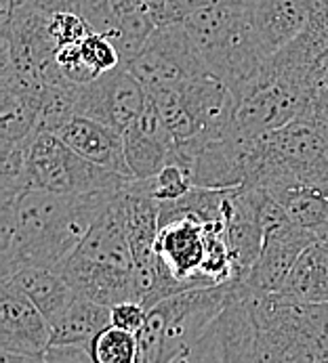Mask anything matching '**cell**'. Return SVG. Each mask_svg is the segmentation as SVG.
<instances>
[{
	"label": "cell",
	"instance_id": "cell-1",
	"mask_svg": "<svg viewBox=\"0 0 328 363\" xmlns=\"http://www.w3.org/2000/svg\"><path fill=\"white\" fill-rule=\"evenodd\" d=\"M120 191L61 196L28 189L15 202L2 204L0 279L23 269L61 271Z\"/></svg>",
	"mask_w": 328,
	"mask_h": 363
},
{
	"label": "cell",
	"instance_id": "cell-2",
	"mask_svg": "<svg viewBox=\"0 0 328 363\" xmlns=\"http://www.w3.org/2000/svg\"><path fill=\"white\" fill-rule=\"evenodd\" d=\"M253 2H215L194 9L183 26L202 59L207 74L215 76L242 101L261 84L273 80L251 30Z\"/></svg>",
	"mask_w": 328,
	"mask_h": 363
},
{
	"label": "cell",
	"instance_id": "cell-3",
	"mask_svg": "<svg viewBox=\"0 0 328 363\" xmlns=\"http://www.w3.org/2000/svg\"><path fill=\"white\" fill-rule=\"evenodd\" d=\"M124 189L95 220L61 269L76 294L106 307L137 301L135 260L124 216Z\"/></svg>",
	"mask_w": 328,
	"mask_h": 363
},
{
	"label": "cell",
	"instance_id": "cell-4",
	"mask_svg": "<svg viewBox=\"0 0 328 363\" xmlns=\"http://www.w3.org/2000/svg\"><path fill=\"white\" fill-rule=\"evenodd\" d=\"M251 307L257 323L255 363H328V303L305 305L251 292Z\"/></svg>",
	"mask_w": 328,
	"mask_h": 363
},
{
	"label": "cell",
	"instance_id": "cell-5",
	"mask_svg": "<svg viewBox=\"0 0 328 363\" xmlns=\"http://www.w3.org/2000/svg\"><path fill=\"white\" fill-rule=\"evenodd\" d=\"M234 294V284L192 288L148 311L139 336V363H170L185 353L219 317Z\"/></svg>",
	"mask_w": 328,
	"mask_h": 363
},
{
	"label": "cell",
	"instance_id": "cell-6",
	"mask_svg": "<svg viewBox=\"0 0 328 363\" xmlns=\"http://www.w3.org/2000/svg\"><path fill=\"white\" fill-rule=\"evenodd\" d=\"M26 166L32 189L61 196L120 191L133 181L84 160L53 133H36L30 139Z\"/></svg>",
	"mask_w": 328,
	"mask_h": 363
},
{
	"label": "cell",
	"instance_id": "cell-7",
	"mask_svg": "<svg viewBox=\"0 0 328 363\" xmlns=\"http://www.w3.org/2000/svg\"><path fill=\"white\" fill-rule=\"evenodd\" d=\"M257 323L251 307V292L234 281V294L211 328L170 363H255Z\"/></svg>",
	"mask_w": 328,
	"mask_h": 363
},
{
	"label": "cell",
	"instance_id": "cell-8",
	"mask_svg": "<svg viewBox=\"0 0 328 363\" xmlns=\"http://www.w3.org/2000/svg\"><path fill=\"white\" fill-rule=\"evenodd\" d=\"M146 91L173 89L185 80L207 74L183 23L158 28L137 57L124 65Z\"/></svg>",
	"mask_w": 328,
	"mask_h": 363
},
{
	"label": "cell",
	"instance_id": "cell-9",
	"mask_svg": "<svg viewBox=\"0 0 328 363\" xmlns=\"http://www.w3.org/2000/svg\"><path fill=\"white\" fill-rule=\"evenodd\" d=\"M146 105V86L126 67H116L80 84L78 93V116L102 122L120 133L143 113Z\"/></svg>",
	"mask_w": 328,
	"mask_h": 363
},
{
	"label": "cell",
	"instance_id": "cell-10",
	"mask_svg": "<svg viewBox=\"0 0 328 363\" xmlns=\"http://www.w3.org/2000/svg\"><path fill=\"white\" fill-rule=\"evenodd\" d=\"M318 238L293 223L288 216L263 229L259 260L242 281L253 294H278L301 252Z\"/></svg>",
	"mask_w": 328,
	"mask_h": 363
},
{
	"label": "cell",
	"instance_id": "cell-11",
	"mask_svg": "<svg viewBox=\"0 0 328 363\" xmlns=\"http://www.w3.org/2000/svg\"><path fill=\"white\" fill-rule=\"evenodd\" d=\"M53 325L38 307L9 281H0V353L45 355Z\"/></svg>",
	"mask_w": 328,
	"mask_h": 363
},
{
	"label": "cell",
	"instance_id": "cell-12",
	"mask_svg": "<svg viewBox=\"0 0 328 363\" xmlns=\"http://www.w3.org/2000/svg\"><path fill=\"white\" fill-rule=\"evenodd\" d=\"M305 104L307 97L297 89L270 80L238 101L229 126L251 137H266L290 124Z\"/></svg>",
	"mask_w": 328,
	"mask_h": 363
},
{
	"label": "cell",
	"instance_id": "cell-13",
	"mask_svg": "<svg viewBox=\"0 0 328 363\" xmlns=\"http://www.w3.org/2000/svg\"><path fill=\"white\" fill-rule=\"evenodd\" d=\"M158 264L185 290L211 288L202 279L207 259V227L194 218H179L160 227L156 240Z\"/></svg>",
	"mask_w": 328,
	"mask_h": 363
},
{
	"label": "cell",
	"instance_id": "cell-14",
	"mask_svg": "<svg viewBox=\"0 0 328 363\" xmlns=\"http://www.w3.org/2000/svg\"><path fill=\"white\" fill-rule=\"evenodd\" d=\"M122 139L129 168L139 181L156 177L170 162L175 139L150 99L143 113L122 130Z\"/></svg>",
	"mask_w": 328,
	"mask_h": 363
},
{
	"label": "cell",
	"instance_id": "cell-15",
	"mask_svg": "<svg viewBox=\"0 0 328 363\" xmlns=\"http://www.w3.org/2000/svg\"><path fill=\"white\" fill-rule=\"evenodd\" d=\"M314 0H253L251 30L266 59L284 51L307 26Z\"/></svg>",
	"mask_w": 328,
	"mask_h": 363
},
{
	"label": "cell",
	"instance_id": "cell-16",
	"mask_svg": "<svg viewBox=\"0 0 328 363\" xmlns=\"http://www.w3.org/2000/svg\"><path fill=\"white\" fill-rule=\"evenodd\" d=\"M225 240L234 259L238 281H244L263 248V227L253 200V191L246 187L231 189L225 212Z\"/></svg>",
	"mask_w": 328,
	"mask_h": 363
},
{
	"label": "cell",
	"instance_id": "cell-17",
	"mask_svg": "<svg viewBox=\"0 0 328 363\" xmlns=\"http://www.w3.org/2000/svg\"><path fill=\"white\" fill-rule=\"evenodd\" d=\"M59 137L84 160L102 168H108L111 172H118L122 177L135 179L126 162L124 139L120 130L106 126L102 122H95L91 118L76 116L63 126Z\"/></svg>",
	"mask_w": 328,
	"mask_h": 363
},
{
	"label": "cell",
	"instance_id": "cell-18",
	"mask_svg": "<svg viewBox=\"0 0 328 363\" xmlns=\"http://www.w3.org/2000/svg\"><path fill=\"white\" fill-rule=\"evenodd\" d=\"M268 191V189H266ZM273 200L286 210L288 218L314 233L318 240L328 238V183L290 181L270 189Z\"/></svg>",
	"mask_w": 328,
	"mask_h": 363
},
{
	"label": "cell",
	"instance_id": "cell-19",
	"mask_svg": "<svg viewBox=\"0 0 328 363\" xmlns=\"http://www.w3.org/2000/svg\"><path fill=\"white\" fill-rule=\"evenodd\" d=\"M278 296L305 305L328 303V240H316L301 252Z\"/></svg>",
	"mask_w": 328,
	"mask_h": 363
},
{
	"label": "cell",
	"instance_id": "cell-20",
	"mask_svg": "<svg viewBox=\"0 0 328 363\" xmlns=\"http://www.w3.org/2000/svg\"><path fill=\"white\" fill-rule=\"evenodd\" d=\"M0 281H9L21 294H26L38 307V311L49 319L53 328L76 296L74 288L67 284L63 273L53 269H23L13 277Z\"/></svg>",
	"mask_w": 328,
	"mask_h": 363
},
{
	"label": "cell",
	"instance_id": "cell-21",
	"mask_svg": "<svg viewBox=\"0 0 328 363\" xmlns=\"http://www.w3.org/2000/svg\"><path fill=\"white\" fill-rule=\"evenodd\" d=\"M111 325V307L76 294L67 311L55 323L51 345H91Z\"/></svg>",
	"mask_w": 328,
	"mask_h": 363
},
{
	"label": "cell",
	"instance_id": "cell-22",
	"mask_svg": "<svg viewBox=\"0 0 328 363\" xmlns=\"http://www.w3.org/2000/svg\"><path fill=\"white\" fill-rule=\"evenodd\" d=\"M43 91L36 95L0 91V154L36 135Z\"/></svg>",
	"mask_w": 328,
	"mask_h": 363
},
{
	"label": "cell",
	"instance_id": "cell-23",
	"mask_svg": "<svg viewBox=\"0 0 328 363\" xmlns=\"http://www.w3.org/2000/svg\"><path fill=\"white\" fill-rule=\"evenodd\" d=\"M78 93H80V84H74L67 80L45 84V91L40 97L36 133L59 135L63 126L78 116Z\"/></svg>",
	"mask_w": 328,
	"mask_h": 363
},
{
	"label": "cell",
	"instance_id": "cell-24",
	"mask_svg": "<svg viewBox=\"0 0 328 363\" xmlns=\"http://www.w3.org/2000/svg\"><path fill=\"white\" fill-rule=\"evenodd\" d=\"M89 349L95 363H139V336L116 325L97 334Z\"/></svg>",
	"mask_w": 328,
	"mask_h": 363
},
{
	"label": "cell",
	"instance_id": "cell-25",
	"mask_svg": "<svg viewBox=\"0 0 328 363\" xmlns=\"http://www.w3.org/2000/svg\"><path fill=\"white\" fill-rule=\"evenodd\" d=\"M194 187L192 172L179 164H166L163 170L150 179V191L158 202H175Z\"/></svg>",
	"mask_w": 328,
	"mask_h": 363
},
{
	"label": "cell",
	"instance_id": "cell-26",
	"mask_svg": "<svg viewBox=\"0 0 328 363\" xmlns=\"http://www.w3.org/2000/svg\"><path fill=\"white\" fill-rule=\"evenodd\" d=\"M80 49H82V55H84V61L89 63V67L97 76L111 72L116 67H122L120 52L114 47V43L109 38H106L104 34H97V32L87 34V38L80 43Z\"/></svg>",
	"mask_w": 328,
	"mask_h": 363
},
{
	"label": "cell",
	"instance_id": "cell-27",
	"mask_svg": "<svg viewBox=\"0 0 328 363\" xmlns=\"http://www.w3.org/2000/svg\"><path fill=\"white\" fill-rule=\"evenodd\" d=\"M49 32L53 43L59 47H67V45H78L87 38V34H91V26L84 21V17L80 13H72V11H63V13H53L51 21H49Z\"/></svg>",
	"mask_w": 328,
	"mask_h": 363
},
{
	"label": "cell",
	"instance_id": "cell-28",
	"mask_svg": "<svg viewBox=\"0 0 328 363\" xmlns=\"http://www.w3.org/2000/svg\"><path fill=\"white\" fill-rule=\"evenodd\" d=\"M55 63L59 67V72L63 74L65 80L74 82V84H87L95 78H99L89 63L84 61V55L78 45H67V47H59L55 52Z\"/></svg>",
	"mask_w": 328,
	"mask_h": 363
},
{
	"label": "cell",
	"instance_id": "cell-29",
	"mask_svg": "<svg viewBox=\"0 0 328 363\" xmlns=\"http://www.w3.org/2000/svg\"><path fill=\"white\" fill-rule=\"evenodd\" d=\"M146 319H148V309L137 301H124L111 307V325L120 330L139 334L141 328L146 325Z\"/></svg>",
	"mask_w": 328,
	"mask_h": 363
},
{
	"label": "cell",
	"instance_id": "cell-30",
	"mask_svg": "<svg viewBox=\"0 0 328 363\" xmlns=\"http://www.w3.org/2000/svg\"><path fill=\"white\" fill-rule=\"evenodd\" d=\"M45 359L47 363H95L89 345H51Z\"/></svg>",
	"mask_w": 328,
	"mask_h": 363
},
{
	"label": "cell",
	"instance_id": "cell-31",
	"mask_svg": "<svg viewBox=\"0 0 328 363\" xmlns=\"http://www.w3.org/2000/svg\"><path fill=\"white\" fill-rule=\"evenodd\" d=\"M0 363H47L45 355H15V353H0Z\"/></svg>",
	"mask_w": 328,
	"mask_h": 363
},
{
	"label": "cell",
	"instance_id": "cell-32",
	"mask_svg": "<svg viewBox=\"0 0 328 363\" xmlns=\"http://www.w3.org/2000/svg\"><path fill=\"white\" fill-rule=\"evenodd\" d=\"M215 2H253V0H183V4L187 9V15L194 9H200V6H207V4H215Z\"/></svg>",
	"mask_w": 328,
	"mask_h": 363
},
{
	"label": "cell",
	"instance_id": "cell-33",
	"mask_svg": "<svg viewBox=\"0 0 328 363\" xmlns=\"http://www.w3.org/2000/svg\"><path fill=\"white\" fill-rule=\"evenodd\" d=\"M318 2H327V4H328V0H318Z\"/></svg>",
	"mask_w": 328,
	"mask_h": 363
},
{
	"label": "cell",
	"instance_id": "cell-34",
	"mask_svg": "<svg viewBox=\"0 0 328 363\" xmlns=\"http://www.w3.org/2000/svg\"><path fill=\"white\" fill-rule=\"evenodd\" d=\"M327 240H328V238H327Z\"/></svg>",
	"mask_w": 328,
	"mask_h": 363
}]
</instances>
